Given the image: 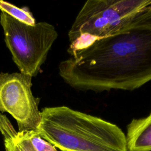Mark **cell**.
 <instances>
[{
	"mask_svg": "<svg viewBox=\"0 0 151 151\" xmlns=\"http://www.w3.org/2000/svg\"><path fill=\"white\" fill-rule=\"evenodd\" d=\"M70 55L58 68L71 87L95 92L136 90L151 81V23L96 40Z\"/></svg>",
	"mask_w": 151,
	"mask_h": 151,
	"instance_id": "obj_1",
	"label": "cell"
},
{
	"mask_svg": "<svg viewBox=\"0 0 151 151\" xmlns=\"http://www.w3.org/2000/svg\"><path fill=\"white\" fill-rule=\"evenodd\" d=\"M37 129L61 151H127L126 137L116 124L66 106L44 108Z\"/></svg>",
	"mask_w": 151,
	"mask_h": 151,
	"instance_id": "obj_2",
	"label": "cell"
},
{
	"mask_svg": "<svg viewBox=\"0 0 151 151\" xmlns=\"http://www.w3.org/2000/svg\"><path fill=\"white\" fill-rule=\"evenodd\" d=\"M151 12V0H88L68 34V53L137 24Z\"/></svg>",
	"mask_w": 151,
	"mask_h": 151,
	"instance_id": "obj_3",
	"label": "cell"
},
{
	"mask_svg": "<svg viewBox=\"0 0 151 151\" xmlns=\"http://www.w3.org/2000/svg\"><path fill=\"white\" fill-rule=\"evenodd\" d=\"M0 23L6 45L20 73L35 76L58 37L55 27L46 22L27 25L2 11Z\"/></svg>",
	"mask_w": 151,
	"mask_h": 151,
	"instance_id": "obj_4",
	"label": "cell"
},
{
	"mask_svg": "<svg viewBox=\"0 0 151 151\" xmlns=\"http://www.w3.org/2000/svg\"><path fill=\"white\" fill-rule=\"evenodd\" d=\"M31 78L21 73L0 74V113L12 115L18 132L37 130L41 119L39 99L31 90Z\"/></svg>",
	"mask_w": 151,
	"mask_h": 151,
	"instance_id": "obj_5",
	"label": "cell"
},
{
	"mask_svg": "<svg viewBox=\"0 0 151 151\" xmlns=\"http://www.w3.org/2000/svg\"><path fill=\"white\" fill-rule=\"evenodd\" d=\"M127 151L151 150V111L146 117L133 119L127 127Z\"/></svg>",
	"mask_w": 151,
	"mask_h": 151,
	"instance_id": "obj_6",
	"label": "cell"
},
{
	"mask_svg": "<svg viewBox=\"0 0 151 151\" xmlns=\"http://www.w3.org/2000/svg\"><path fill=\"white\" fill-rule=\"evenodd\" d=\"M0 132L6 151H36L26 132H17L5 115L0 113Z\"/></svg>",
	"mask_w": 151,
	"mask_h": 151,
	"instance_id": "obj_7",
	"label": "cell"
},
{
	"mask_svg": "<svg viewBox=\"0 0 151 151\" xmlns=\"http://www.w3.org/2000/svg\"><path fill=\"white\" fill-rule=\"evenodd\" d=\"M0 9L16 20L29 25L35 24V21L28 8H19L15 5L0 0Z\"/></svg>",
	"mask_w": 151,
	"mask_h": 151,
	"instance_id": "obj_8",
	"label": "cell"
},
{
	"mask_svg": "<svg viewBox=\"0 0 151 151\" xmlns=\"http://www.w3.org/2000/svg\"><path fill=\"white\" fill-rule=\"evenodd\" d=\"M25 132L36 151H58L54 146L42 139L36 130Z\"/></svg>",
	"mask_w": 151,
	"mask_h": 151,
	"instance_id": "obj_9",
	"label": "cell"
},
{
	"mask_svg": "<svg viewBox=\"0 0 151 151\" xmlns=\"http://www.w3.org/2000/svg\"><path fill=\"white\" fill-rule=\"evenodd\" d=\"M143 22L145 23H151V14L150 15H149L147 17H146L145 19L143 20Z\"/></svg>",
	"mask_w": 151,
	"mask_h": 151,
	"instance_id": "obj_10",
	"label": "cell"
}]
</instances>
